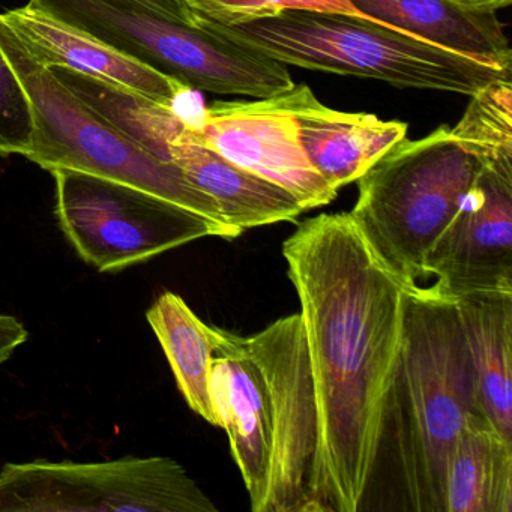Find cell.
Wrapping results in <instances>:
<instances>
[{
	"mask_svg": "<svg viewBox=\"0 0 512 512\" xmlns=\"http://www.w3.org/2000/svg\"><path fill=\"white\" fill-rule=\"evenodd\" d=\"M290 95L302 149L334 190L358 181L368 167L407 136L404 122L329 109L307 85L293 86Z\"/></svg>",
	"mask_w": 512,
	"mask_h": 512,
	"instance_id": "obj_14",
	"label": "cell"
},
{
	"mask_svg": "<svg viewBox=\"0 0 512 512\" xmlns=\"http://www.w3.org/2000/svg\"><path fill=\"white\" fill-rule=\"evenodd\" d=\"M212 512L187 470L167 457L104 463H8L0 512Z\"/></svg>",
	"mask_w": 512,
	"mask_h": 512,
	"instance_id": "obj_8",
	"label": "cell"
},
{
	"mask_svg": "<svg viewBox=\"0 0 512 512\" xmlns=\"http://www.w3.org/2000/svg\"><path fill=\"white\" fill-rule=\"evenodd\" d=\"M146 317L166 352L188 406L209 424L220 427L211 398L215 326L206 325L181 296L172 292L163 293Z\"/></svg>",
	"mask_w": 512,
	"mask_h": 512,
	"instance_id": "obj_19",
	"label": "cell"
},
{
	"mask_svg": "<svg viewBox=\"0 0 512 512\" xmlns=\"http://www.w3.org/2000/svg\"><path fill=\"white\" fill-rule=\"evenodd\" d=\"M191 131L230 163L286 188L305 211L337 197L302 149L290 91L254 101H215L203 107Z\"/></svg>",
	"mask_w": 512,
	"mask_h": 512,
	"instance_id": "obj_10",
	"label": "cell"
},
{
	"mask_svg": "<svg viewBox=\"0 0 512 512\" xmlns=\"http://www.w3.org/2000/svg\"><path fill=\"white\" fill-rule=\"evenodd\" d=\"M196 26L283 65L380 80L397 88L472 97L490 83L511 80V71L478 64L385 23L347 14L287 10L233 25L196 17Z\"/></svg>",
	"mask_w": 512,
	"mask_h": 512,
	"instance_id": "obj_3",
	"label": "cell"
},
{
	"mask_svg": "<svg viewBox=\"0 0 512 512\" xmlns=\"http://www.w3.org/2000/svg\"><path fill=\"white\" fill-rule=\"evenodd\" d=\"M457 4L469 5L475 8H487V10H500L509 7L512 0H454Z\"/></svg>",
	"mask_w": 512,
	"mask_h": 512,
	"instance_id": "obj_25",
	"label": "cell"
},
{
	"mask_svg": "<svg viewBox=\"0 0 512 512\" xmlns=\"http://www.w3.org/2000/svg\"><path fill=\"white\" fill-rule=\"evenodd\" d=\"M0 49L22 80L34 112V148L29 160L50 173L68 169L125 182L172 200L238 238L211 197L194 187L173 163L160 160L74 94L41 65L0 20Z\"/></svg>",
	"mask_w": 512,
	"mask_h": 512,
	"instance_id": "obj_5",
	"label": "cell"
},
{
	"mask_svg": "<svg viewBox=\"0 0 512 512\" xmlns=\"http://www.w3.org/2000/svg\"><path fill=\"white\" fill-rule=\"evenodd\" d=\"M301 302L320 424V512L361 509L385 436L407 290L349 212L322 214L283 244Z\"/></svg>",
	"mask_w": 512,
	"mask_h": 512,
	"instance_id": "obj_1",
	"label": "cell"
},
{
	"mask_svg": "<svg viewBox=\"0 0 512 512\" xmlns=\"http://www.w3.org/2000/svg\"><path fill=\"white\" fill-rule=\"evenodd\" d=\"M271 409L269 491L263 512H320L319 407L301 314L245 338Z\"/></svg>",
	"mask_w": 512,
	"mask_h": 512,
	"instance_id": "obj_9",
	"label": "cell"
},
{
	"mask_svg": "<svg viewBox=\"0 0 512 512\" xmlns=\"http://www.w3.org/2000/svg\"><path fill=\"white\" fill-rule=\"evenodd\" d=\"M445 512H512V442L470 413L445 467Z\"/></svg>",
	"mask_w": 512,
	"mask_h": 512,
	"instance_id": "obj_18",
	"label": "cell"
},
{
	"mask_svg": "<svg viewBox=\"0 0 512 512\" xmlns=\"http://www.w3.org/2000/svg\"><path fill=\"white\" fill-rule=\"evenodd\" d=\"M28 337V329L16 317L0 314V365L10 359L14 350L25 344Z\"/></svg>",
	"mask_w": 512,
	"mask_h": 512,
	"instance_id": "obj_23",
	"label": "cell"
},
{
	"mask_svg": "<svg viewBox=\"0 0 512 512\" xmlns=\"http://www.w3.org/2000/svg\"><path fill=\"white\" fill-rule=\"evenodd\" d=\"M478 413L512 442V293L455 301Z\"/></svg>",
	"mask_w": 512,
	"mask_h": 512,
	"instance_id": "obj_17",
	"label": "cell"
},
{
	"mask_svg": "<svg viewBox=\"0 0 512 512\" xmlns=\"http://www.w3.org/2000/svg\"><path fill=\"white\" fill-rule=\"evenodd\" d=\"M31 4L194 91L259 100L295 86L287 65L199 26L164 19L136 0H31Z\"/></svg>",
	"mask_w": 512,
	"mask_h": 512,
	"instance_id": "obj_6",
	"label": "cell"
},
{
	"mask_svg": "<svg viewBox=\"0 0 512 512\" xmlns=\"http://www.w3.org/2000/svg\"><path fill=\"white\" fill-rule=\"evenodd\" d=\"M184 2H185V0H184Z\"/></svg>",
	"mask_w": 512,
	"mask_h": 512,
	"instance_id": "obj_26",
	"label": "cell"
},
{
	"mask_svg": "<svg viewBox=\"0 0 512 512\" xmlns=\"http://www.w3.org/2000/svg\"><path fill=\"white\" fill-rule=\"evenodd\" d=\"M481 163L451 128L395 143L358 179L349 212L377 259L406 287H424L434 244L460 211Z\"/></svg>",
	"mask_w": 512,
	"mask_h": 512,
	"instance_id": "obj_4",
	"label": "cell"
},
{
	"mask_svg": "<svg viewBox=\"0 0 512 512\" xmlns=\"http://www.w3.org/2000/svg\"><path fill=\"white\" fill-rule=\"evenodd\" d=\"M52 175L62 230L101 272L145 262L206 236L224 238L202 215L142 188L77 170Z\"/></svg>",
	"mask_w": 512,
	"mask_h": 512,
	"instance_id": "obj_7",
	"label": "cell"
},
{
	"mask_svg": "<svg viewBox=\"0 0 512 512\" xmlns=\"http://www.w3.org/2000/svg\"><path fill=\"white\" fill-rule=\"evenodd\" d=\"M478 413L455 301L427 287L407 293L403 341L386 422L412 509L445 512L449 451L470 413Z\"/></svg>",
	"mask_w": 512,
	"mask_h": 512,
	"instance_id": "obj_2",
	"label": "cell"
},
{
	"mask_svg": "<svg viewBox=\"0 0 512 512\" xmlns=\"http://www.w3.org/2000/svg\"><path fill=\"white\" fill-rule=\"evenodd\" d=\"M31 100L4 50L0 49V155L28 157L34 148Z\"/></svg>",
	"mask_w": 512,
	"mask_h": 512,
	"instance_id": "obj_22",
	"label": "cell"
},
{
	"mask_svg": "<svg viewBox=\"0 0 512 512\" xmlns=\"http://www.w3.org/2000/svg\"><path fill=\"white\" fill-rule=\"evenodd\" d=\"M211 398L218 425L226 430L233 460L241 470L251 509L263 512L271 473L272 425L262 371L245 337L215 326Z\"/></svg>",
	"mask_w": 512,
	"mask_h": 512,
	"instance_id": "obj_12",
	"label": "cell"
},
{
	"mask_svg": "<svg viewBox=\"0 0 512 512\" xmlns=\"http://www.w3.org/2000/svg\"><path fill=\"white\" fill-rule=\"evenodd\" d=\"M451 133L479 163L512 166L511 80H497L473 94Z\"/></svg>",
	"mask_w": 512,
	"mask_h": 512,
	"instance_id": "obj_20",
	"label": "cell"
},
{
	"mask_svg": "<svg viewBox=\"0 0 512 512\" xmlns=\"http://www.w3.org/2000/svg\"><path fill=\"white\" fill-rule=\"evenodd\" d=\"M167 158L211 197L238 235L254 227L293 221L305 209L286 188L230 163L181 125L166 140Z\"/></svg>",
	"mask_w": 512,
	"mask_h": 512,
	"instance_id": "obj_15",
	"label": "cell"
},
{
	"mask_svg": "<svg viewBox=\"0 0 512 512\" xmlns=\"http://www.w3.org/2000/svg\"><path fill=\"white\" fill-rule=\"evenodd\" d=\"M352 4L400 34L478 64L511 71L512 50L497 11L454 0H352Z\"/></svg>",
	"mask_w": 512,
	"mask_h": 512,
	"instance_id": "obj_16",
	"label": "cell"
},
{
	"mask_svg": "<svg viewBox=\"0 0 512 512\" xmlns=\"http://www.w3.org/2000/svg\"><path fill=\"white\" fill-rule=\"evenodd\" d=\"M0 20L44 67L94 77L167 107L191 89L31 2L0 14Z\"/></svg>",
	"mask_w": 512,
	"mask_h": 512,
	"instance_id": "obj_13",
	"label": "cell"
},
{
	"mask_svg": "<svg viewBox=\"0 0 512 512\" xmlns=\"http://www.w3.org/2000/svg\"><path fill=\"white\" fill-rule=\"evenodd\" d=\"M136 2L164 19L196 26V16L191 13L184 0H136Z\"/></svg>",
	"mask_w": 512,
	"mask_h": 512,
	"instance_id": "obj_24",
	"label": "cell"
},
{
	"mask_svg": "<svg viewBox=\"0 0 512 512\" xmlns=\"http://www.w3.org/2000/svg\"><path fill=\"white\" fill-rule=\"evenodd\" d=\"M185 4L194 16L220 25L277 16L287 10L322 11L370 19L352 4V0H185Z\"/></svg>",
	"mask_w": 512,
	"mask_h": 512,
	"instance_id": "obj_21",
	"label": "cell"
},
{
	"mask_svg": "<svg viewBox=\"0 0 512 512\" xmlns=\"http://www.w3.org/2000/svg\"><path fill=\"white\" fill-rule=\"evenodd\" d=\"M427 286L457 301L512 293V166L481 164L460 211L428 254Z\"/></svg>",
	"mask_w": 512,
	"mask_h": 512,
	"instance_id": "obj_11",
	"label": "cell"
}]
</instances>
